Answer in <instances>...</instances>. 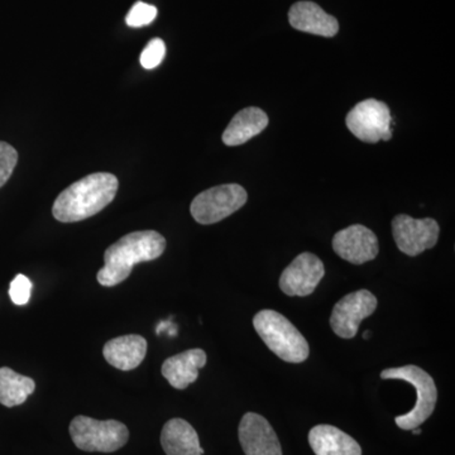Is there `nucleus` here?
I'll return each mask as SVG.
<instances>
[{"instance_id": "nucleus-12", "label": "nucleus", "mask_w": 455, "mask_h": 455, "mask_svg": "<svg viewBox=\"0 0 455 455\" xmlns=\"http://www.w3.org/2000/svg\"><path fill=\"white\" fill-rule=\"evenodd\" d=\"M238 435L245 455H283L276 433L263 416L247 412L239 424Z\"/></svg>"}, {"instance_id": "nucleus-22", "label": "nucleus", "mask_w": 455, "mask_h": 455, "mask_svg": "<svg viewBox=\"0 0 455 455\" xmlns=\"http://www.w3.org/2000/svg\"><path fill=\"white\" fill-rule=\"evenodd\" d=\"M164 55H166V44L161 38H154V40L148 42L145 50L142 51L140 60V65L146 70H152L163 62Z\"/></svg>"}, {"instance_id": "nucleus-13", "label": "nucleus", "mask_w": 455, "mask_h": 455, "mask_svg": "<svg viewBox=\"0 0 455 455\" xmlns=\"http://www.w3.org/2000/svg\"><path fill=\"white\" fill-rule=\"evenodd\" d=\"M290 25L298 31L334 37L339 31L337 18L325 13L322 7L313 2H298L289 12Z\"/></svg>"}, {"instance_id": "nucleus-9", "label": "nucleus", "mask_w": 455, "mask_h": 455, "mask_svg": "<svg viewBox=\"0 0 455 455\" xmlns=\"http://www.w3.org/2000/svg\"><path fill=\"white\" fill-rule=\"evenodd\" d=\"M377 309V299L367 290L348 293L335 304L331 316V329L338 337L352 339L358 333L362 320Z\"/></svg>"}, {"instance_id": "nucleus-3", "label": "nucleus", "mask_w": 455, "mask_h": 455, "mask_svg": "<svg viewBox=\"0 0 455 455\" xmlns=\"http://www.w3.org/2000/svg\"><path fill=\"white\" fill-rule=\"evenodd\" d=\"M254 329L267 348L289 363H302L309 357V343L283 314L262 310L253 319Z\"/></svg>"}, {"instance_id": "nucleus-11", "label": "nucleus", "mask_w": 455, "mask_h": 455, "mask_svg": "<svg viewBox=\"0 0 455 455\" xmlns=\"http://www.w3.org/2000/svg\"><path fill=\"white\" fill-rule=\"evenodd\" d=\"M334 252L353 265H363L376 259L379 239L372 230L361 224L341 229L333 238Z\"/></svg>"}, {"instance_id": "nucleus-6", "label": "nucleus", "mask_w": 455, "mask_h": 455, "mask_svg": "<svg viewBox=\"0 0 455 455\" xmlns=\"http://www.w3.org/2000/svg\"><path fill=\"white\" fill-rule=\"evenodd\" d=\"M248 194L238 184L220 185L203 191L190 206L194 220L203 226L220 223L247 203Z\"/></svg>"}, {"instance_id": "nucleus-16", "label": "nucleus", "mask_w": 455, "mask_h": 455, "mask_svg": "<svg viewBox=\"0 0 455 455\" xmlns=\"http://www.w3.org/2000/svg\"><path fill=\"white\" fill-rule=\"evenodd\" d=\"M315 455H362L361 445L352 436L331 425H316L309 433Z\"/></svg>"}, {"instance_id": "nucleus-25", "label": "nucleus", "mask_w": 455, "mask_h": 455, "mask_svg": "<svg viewBox=\"0 0 455 455\" xmlns=\"http://www.w3.org/2000/svg\"><path fill=\"white\" fill-rule=\"evenodd\" d=\"M368 334H370V331H364V335H363L364 339H368Z\"/></svg>"}, {"instance_id": "nucleus-5", "label": "nucleus", "mask_w": 455, "mask_h": 455, "mask_svg": "<svg viewBox=\"0 0 455 455\" xmlns=\"http://www.w3.org/2000/svg\"><path fill=\"white\" fill-rule=\"evenodd\" d=\"M74 444L84 451L113 453L127 444L130 431L116 420H95L88 416H76L70 424Z\"/></svg>"}, {"instance_id": "nucleus-17", "label": "nucleus", "mask_w": 455, "mask_h": 455, "mask_svg": "<svg viewBox=\"0 0 455 455\" xmlns=\"http://www.w3.org/2000/svg\"><path fill=\"white\" fill-rule=\"evenodd\" d=\"M268 116L256 107L245 108L233 116L223 133L224 145L241 146L259 136L268 125Z\"/></svg>"}, {"instance_id": "nucleus-10", "label": "nucleus", "mask_w": 455, "mask_h": 455, "mask_svg": "<svg viewBox=\"0 0 455 455\" xmlns=\"http://www.w3.org/2000/svg\"><path fill=\"white\" fill-rule=\"evenodd\" d=\"M325 275L324 263L315 254H299L280 278V289L287 296H309Z\"/></svg>"}, {"instance_id": "nucleus-4", "label": "nucleus", "mask_w": 455, "mask_h": 455, "mask_svg": "<svg viewBox=\"0 0 455 455\" xmlns=\"http://www.w3.org/2000/svg\"><path fill=\"white\" fill-rule=\"evenodd\" d=\"M382 379H400L410 383L416 390V403L411 411L395 419L397 427L403 430H412L420 427L433 415L438 400V390L435 382L429 373L420 367L410 366L388 368L381 373Z\"/></svg>"}, {"instance_id": "nucleus-18", "label": "nucleus", "mask_w": 455, "mask_h": 455, "mask_svg": "<svg viewBox=\"0 0 455 455\" xmlns=\"http://www.w3.org/2000/svg\"><path fill=\"white\" fill-rule=\"evenodd\" d=\"M161 444L167 455L204 454L196 429L182 419H172L164 424Z\"/></svg>"}, {"instance_id": "nucleus-1", "label": "nucleus", "mask_w": 455, "mask_h": 455, "mask_svg": "<svg viewBox=\"0 0 455 455\" xmlns=\"http://www.w3.org/2000/svg\"><path fill=\"white\" fill-rule=\"evenodd\" d=\"M118 188V179L113 173H92L57 196L52 206L53 217L61 223L89 220L113 202Z\"/></svg>"}, {"instance_id": "nucleus-15", "label": "nucleus", "mask_w": 455, "mask_h": 455, "mask_svg": "<svg viewBox=\"0 0 455 455\" xmlns=\"http://www.w3.org/2000/svg\"><path fill=\"white\" fill-rule=\"evenodd\" d=\"M147 340L140 335L132 334L114 338L104 346L103 355L108 363L116 370L132 371L145 361Z\"/></svg>"}, {"instance_id": "nucleus-14", "label": "nucleus", "mask_w": 455, "mask_h": 455, "mask_svg": "<svg viewBox=\"0 0 455 455\" xmlns=\"http://www.w3.org/2000/svg\"><path fill=\"white\" fill-rule=\"evenodd\" d=\"M205 364L206 353L203 349H188L164 362L163 376L173 388L185 390L196 381L200 368Z\"/></svg>"}, {"instance_id": "nucleus-23", "label": "nucleus", "mask_w": 455, "mask_h": 455, "mask_svg": "<svg viewBox=\"0 0 455 455\" xmlns=\"http://www.w3.org/2000/svg\"><path fill=\"white\" fill-rule=\"evenodd\" d=\"M32 283L25 275H18L11 283L9 296L16 305H26L31 299Z\"/></svg>"}, {"instance_id": "nucleus-20", "label": "nucleus", "mask_w": 455, "mask_h": 455, "mask_svg": "<svg viewBox=\"0 0 455 455\" xmlns=\"http://www.w3.org/2000/svg\"><path fill=\"white\" fill-rule=\"evenodd\" d=\"M157 17V8L147 3L139 2L132 7L125 22L133 28L151 25Z\"/></svg>"}, {"instance_id": "nucleus-7", "label": "nucleus", "mask_w": 455, "mask_h": 455, "mask_svg": "<svg viewBox=\"0 0 455 455\" xmlns=\"http://www.w3.org/2000/svg\"><path fill=\"white\" fill-rule=\"evenodd\" d=\"M346 124L350 133L362 142L379 143L392 139L390 108L376 99H366L350 109Z\"/></svg>"}, {"instance_id": "nucleus-24", "label": "nucleus", "mask_w": 455, "mask_h": 455, "mask_svg": "<svg viewBox=\"0 0 455 455\" xmlns=\"http://www.w3.org/2000/svg\"><path fill=\"white\" fill-rule=\"evenodd\" d=\"M412 433H414L415 435H419V434H421V429H419V427H416V429H412Z\"/></svg>"}, {"instance_id": "nucleus-19", "label": "nucleus", "mask_w": 455, "mask_h": 455, "mask_svg": "<svg viewBox=\"0 0 455 455\" xmlns=\"http://www.w3.org/2000/svg\"><path fill=\"white\" fill-rule=\"evenodd\" d=\"M36 390V382L29 377L14 372L8 367L0 368V403L14 407L26 403Z\"/></svg>"}, {"instance_id": "nucleus-8", "label": "nucleus", "mask_w": 455, "mask_h": 455, "mask_svg": "<svg viewBox=\"0 0 455 455\" xmlns=\"http://www.w3.org/2000/svg\"><path fill=\"white\" fill-rule=\"evenodd\" d=\"M440 228L431 218L414 220L406 214L396 215L392 220V235L401 252L410 257L419 256L438 243Z\"/></svg>"}, {"instance_id": "nucleus-2", "label": "nucleus", "mask_w": 455, "mask_h": 455, "mask_svg": "<svg viewBox=\"0 0 455 455\" xmlns=\"http://www.w3.org/2000/svg\"><path fill=\"white\" fill-rule=\"evenodd\" d=\"M166 250V239L155 230H140L123 236L104 253V267L98 272V283L114 287L127 280L134 266L157 259Z\"/></svg>"}, {"instance_id": "nucleus-21", "label": "nucleus", "mask_w": 455, "mask_h": 455, "mask_svg": "<svg viewBox=\"0 0 455 455\" xmlns=\"http://www.w3.org/2000/svg\"><path fill=\"white\" fill-rule=\"evenodd\" d=\"M18 154L13 146L0 140V188L7 184L12 173L16 169Z\"/></svg>"}]
</instances>
